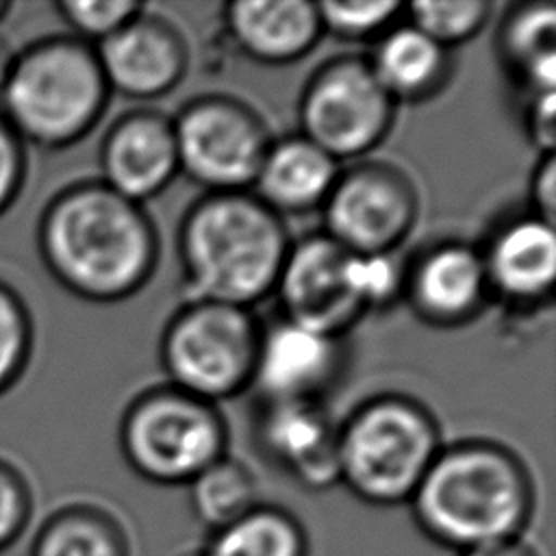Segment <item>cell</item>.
Instances as JSON below:
<instances>
[{"label": "cell", "instance_id": "1", "mask_svg": "<svg viewBox=\"0 0 556 556\" xmlns=\"http://www.w3.org/2000/svg\"><path fill=\"white\" fill-rule=\"evenodd\" d=\"M159 232L143 204L100 180L56 191L37 222V250L72 295L111 304L141 291L159 265Z\"/></svg>", "mask_w": 556, "mask_h": 556}, {"label": "cell", "instance_id": "2", "mask_svg": "<svg viewBox=\"0 0 556 556\" xmlns=\"http://www.w3.org/2000/svg\"><path fill=\"white\" fill-rule=\"evenodd\" d=\"M534 504L526 463L489 439L443 443L408 502L419 532L456 554L521 539Z\"/></svg>", "mask_w": 556, "mask_h": 556}, {"label": "cell", "instance_id": "3", "mask_svg": "<svg viewBox=\"0 0 556 556\" xmlns=\"http://www.w3.org/2000/svg\"><path fill=\"white\" fill-rule=\"evenodd\" d=\"M289 230L252 191L200 195L178 226V256L191 300L252 308L274 293Z\"/></svg>", "mask_w": 556, "mask_h": 556}, {"label": "cell", "instance_id": "4", "mask_svg": "<svg viewBox=\"0 0 556 556\" xmlns=\"http://www.w3.org/2000/svg\"><path fill=\"white\" fill-rule=\"evenodd\" d=\"M109 98L93 46L72 35H52L13 54L0 113L24 143L63 150L96 128Z\"/></svg>", "mask_w": 556, "mask_h": 556}, {"label": "cell", "instance_id": "5", "mask_svg": "<svg viewBox=\"0 0 556 556\" xmlns=\"http://www.w3.org/2000/svg\"><path fill=\"white\" fill-rule=\"evenodd\" d=\"M402 282L395 254H354L319 230L291 241L271 295L280 317L343 339L367 313L402 298Z\"/></svg>", "mask_w": 556, "mask_h": 556}, {"label": "cell", "instance_id": "6", "mask_svg": "<svg viewBox=\"0 0 556 556\" xmlns=\"http://www.w3.org/2000/svg\"><path fill=\"white\" fill-rule=\"evenodd\" d=\"M441 445L439 424L419 400L378 393L339 424V482L371 506L408 504Z\"/></svg>", "mask_w": 556, "mask_h": 556}, {"label": "cell", "instance_id": "7", "mask_svg": "<svg viewBox=\"0 0 556 556\" xmlns=\"http://www.w3.org/2000/svg\"><path fill=\"white\" fill-rule=\"evenodd\" d=\"M117 441L126 465L139 478L161 486H187L228 454V426L215 404L161 384L124 408Z\"/></svg>", "mask_w": 556, "mask_h": 556}, {"label": "cell", "instance_id": "8", "mask_svg": "<svg viewBox=\"0 0 556 556\" xmlns=\"http://www.w3.org/2000/svg\"><path fill=\"white\" fill-rule=\"evenodd\" d=\"M261 324L252 308L189 300L165 324L159 361L167 384L208 404L252 387Z\"/></svg>", "mask_w": 556, "mask_h": 556}, {"label": "cell", "instance_id": "9", "mask_svg": "<svg viewBox=\"0 0 556 556\" xmlns=\"http://www.w3.org/2000/svg\"><path fill=\"white\" fill-rule=\"evenodd\" d=\"M397 104L374 76L367 56L324 61L298 100L300 135L337 163L367 159L389 137Z\"/></svg>", "mask_w": 556, "mask_h": 556}, {"label": "cell", "instance_id": "10", "mask_svg": "<svg viewBox=\"0 0 556 556\" xmlns=\"http://www.w3.org/2000/svg\"><path fill=\"white\" fill-rule=\"evenodd\" d=\"M178 167L204 193L250 191L271 143L265 119L243 100L206 93L174 117Z\"/></svg>", "mask_w": 556, "mask_h": 556}, {"label": "cell", "instance_id": "11", "mask_svg": "<svg viewBox=\"0 0 556 556\" xmlns=\"http://www.w3.org/2000/svg\"><path fill=\"white\" fill-rule=\"evenodd\" d=\"M321 211V232L354 254H395L419 217V193L393 163L363 159L341 167Z\"/></svg>", "mask_w": 556, "mask_h": 556}, {"label": "cell", "instance_id": "12", "mask_svg": "<svg viewBox=\"0 0 556 556\" xmlns=\"http://www.w3.org/2000/svg\"><path fill=\"white\" fill-rule=\"evenodd\" d=\"M111 93L152 102L172 93L187 74L189 48L182 33L146 9L93 46Z\"/></svg>", "mask_w": 556, "mask_h": 556}, {"label": "cell", "instance_id": "13", "mask_svg": "<svg viewBox=\"0 0 556 556\" xmlns=\"http://www.w3.org/2000/svg\"><path fill=\"white\" fill-rule=\"evenodd\" d=\"M337 432L321 400H261L254 419L258 454L306 491L339 484Z\"/></svg>", "mask_w": 556, "mask_h": 556}, {"label": "cell", "instance_id": "14", "mask_svg": "<svg viewBox=\"0 0 556 556\" xmlns=\"http://www.w3.org/2000/svg\"><path fill=\"white\" fill-rule=\"evenodd\" d=\"M402 298L428 326L469 324L491 298L480 245L445 239L424 248L404 265Z\"/></svg>", "mask_w": 556, "mask_h": 556}, {"label": "cell", "instance_id": "15", "mask_svg": "<svg viewBox=\"0 0 556 556\" xmlns=\"http://www.w3.org/2000/svg\"><path fill=\"white\" fill-rule=\"evenodd\" d=\"M100 182L143 204L180 174L172 117L156 109H132L104 132L98 150Z\"/></svg>", "mask_w": 556, "mask_h": 556}, {"label": "cell", "instance_id": "16", "mask_svg": "<svg viewBox=\"0 0 556 556\" xmlns=\"http://www.w3.org/2000/svg\"><path fill=\"white\" fill-rule=\"evenodd\" d=\"M343 367V339L285 317L261 326L252 387L261 400H321Z\"/></svg>", "mask_w": 556, "mask_h": 556}, {"label": "cell", "instance_id": "17", "mask_svg": "<svg viewBox=\"0 0 556 556\" xmlns=\"http://www.w3.org/2000/svg\"><path fill=\"white\" fill-rule=\"evenodd\" d=\"M489 295L517 311L552 304L556 285L554 224L530 211L502 222L480 245Z\"/></svg>", "mask_w": 556, "mask_h": 556}, {"label": "cell", "instance_id": "18", "mask_svg": "<svg viewBox=\"0 0 556 556\" xmlns=\"http://www.w3.org/2000/svg\"><path fill=\"white\" fill-rule=\"evenodd\" d=\"M224 26L237 50L263 65L295 63L324 37L308 0H235L224 7Z\"/></svg>", "mask_w": 556, "mask_h": 556}, {"label": "cell", "instance_id": "19", "mask_svg": "<svg viewBox=\"0 0 556 556\" xmlns=\"http://www.w3.org/2000/svg\"><path fill=\"white\" fill-rule=\"evenodd\" d=\"M341 172L330 154L300 132L271 139L252 193L276 215H304L319 211Z\"/></svg>", "mask_w": 556, "mask_h": 556}, {"label": "cell", "instance_id": "20", "mask_svg": "<svg viewBox=\"0 0 556 556\" xmlns=\"http://www.w3.org/2000/svg\"><path fill=\"white\" fill-rule=\"evenodd\" d=\"M367 61L397 106L434 98L445 89L454 72L452 52L434 43L404 17L374 41Z\"/></svg>", "mask_w": 556, "mask_h": 556}, {"label": "cell", "instance_id": "21", "mask_svg": "<svg viewBox=\"0 0 556 556\" xmlns=\"http://www.w3.org/2000/svg\"><path fill=\"white\" fill-rule=\"evenodd\" d=\"M497 54L523 98L554 93L556 11L547 2L513 4L497 30Z\"/></svg>", "mask_w": 556, "mask_h": 556}, {"label": "cell", "instance_id": "22", "mask_svg": "<svg viewBox=\"0 0 556 556\" xmlns=\"http://www.w3.org/2000/svg\"><path fill=\"white\" fill-rule=\"evenodd\" d=\"M28 556H130V543L113 513L74 502L41 521Z\"/></svg>", "mask_w": 556, "mask_h": 556}, {"label": "cell", "instance_id": "23", "mask_svg": "<svg viewBox=\"0 0 556 556\" xmlns=\"http://www.w3.org/2000/svg\"><path fill=\"white\" fill-rule=\"evenodd\" d=\"M200 556H308V536L293 513L261 502L241 519L211 532Z\"/></svg>", "mask_w": 556, "mask_h": 556}, {"label": "cell", "instance_id": "24", "mask_svg": "<svg viewBox=\"0 0 556 556\" xmlns=\"http://www.w3.org/2000/svg\"><path fill=\"white\" fill-rule=\"evenodd\" d=\"M187 489L191 510L208 532L226 528L261 504L254 473L228 454L202 469Z\"/></svg>", "mask_w": 556, "mask_h": 556}, {"label": "cell", "instance_id": "25", "mask_svg": "<svg viewBox=\"0 0 556 556\" xmlns=\"http://www.w3.org/2000/svg\"><path fill=\"white\" fill-rule=\"evenodd\" d=\"M484 0H432L404 4V20L445 50H454L480 35L491 17Z\"/></svg>", "mask_w": 556, "mask_h": 556}, {"label": "cell", "instance_id": "26", "mask_svg": "<svg viewBox=\"0 0 556 556\" xmlns=\"http://www.w3.org/2000/svg\"><path fill=\"white\" fill-rule=\"evenodd\" d=\"M315 7L321 35L348 43H374L404 17V4L393 0H324L315 2Z\"/></svg>", "mask_w": 556, "mask_h": 556}, {"label": "cell", "instance_id": "27", "mask_svg": "<svg viewBox=\"0 0 556 556\" xmlns=\"http://www.w3.org/2000/svg\"><path fill=\"white\" fill-rule=\"evenodd\" d=\"M33 345V317L20 293L0 280V395L26 371Z\"/></svg>", "mask_w": 556, "mask_h": 556}, {"label": "cell", "instance_id": "28", "mask_svg": "<svg viewBox=\"0 0 556 556\" xmlns=\"http://www.w3.org/2000/svg\"><path fill=\"white\" fill-rule=\"evenodd\" d=\"M54 9L70 28L67 35L98 46L146 7L132 0H59Z\"/></svg>", "mask_w": 556, "mask_h": 556}, {"label": "cell", "instance_id": "29", "mask_svg": "<svg viewBox=\"0 0 556 556\" xmlns=\"http://www.w3.org/2000/svg\"><path fill=\"white\" fill-rule=\"evenodd\" d=\"M33 508L35 497L26 476L13 463L0 458V554L24 536Z\"/></svg>", "mask_w": 556, "mask_h": 556}, {"label": "cell", "instance_id": "30", "mask_svg": "<svg viewBox=\"0 0 556 556\" xmlns=\"http://www.w3.org/2000/svg\"><path fill=\"white\" fill-rule=\"evenodd\" d=\"M26 180V143L0 113V215L17 200Z\"/></svg>", "mask_w": 556, "mask_h": 556}, {"label": "cell", "instance_id": "31", "mask_svg": "<svg viewBox=\"0 0 556 556\" xmlns=\"http://www.w3.org/2000/svg\"><path fill=\"white\" fill-rule=\"evenodd\" d=\"M554 113H556V93H541L526 98L523 122L530 141L536 146L539 154L554 152Z\"/></svg>", "mask_w": 556, "mask_h": 556}, {"label": "cell", "instance_id": "32", "mask_svg": "<svg viewBox=\"0 0 556 556\" xmlns=\"http://www.w3.org/2000/svg\"><path fill=\"white\" fill-rule=\"evenodd\" d=\"M556 208V156L543 152L530 180V213L554 224Z\"/></svg>", "mask_w": 556, "mask_h": 556}, {"label": "cell", "instance_id": "33", "mask_svg": "<svg viewBox=\"0 0 556 556\" xmlns=\"http://www.w3.org/2000/svg\"><path fill=\"white\" fill-rule=\"evenodd\" d=\"M458 556H539V554L523 539H513V541L473 547V549L460 552Z\"/></svg>", "mask_w": 556, "mask_h": 556}, {"label": "cell", "instance_id": "34", "mask_svg": "<svg viewBox=\"0 0 556 556\" xmlns=\"http://www.w3.org/2000/svg\"><path fill=\"white\" fill-rule=\"evenodd\" d=\"M11 59L13 54L7 50V46L0 41V91L4 87V80H7V74H9V65H11Z\"/></svg>", "mask_w": 556, "mask_h": 556}, {"label": "cell", "instance_id": "35", "mask_svg": "<svg viewBox=\"0 0 556 556\" xmlns=\"http://www.w3.org/2000/svg\"><path fill=\"white\" fill-rule=\"evenodd\" d=\"M11 9V4L7 2V0H0V22L4 20V15H7V11Z\"/></svg>", "mask_w": 556, "mask_h": 556}, {"label": "cell", "instance_id": "36", "mask_svg": "<svg viewBox=\"0 0 556 556\" xmlns=\"http://www.w3.org/2000/svg\"><path fill=\"white\" fill-rule=\"evenodd\" d=\"M189 556H200V552L198 554H189Z\"/></svg>", "mask_w": 556, "mask_h": 556}]
</instances>
